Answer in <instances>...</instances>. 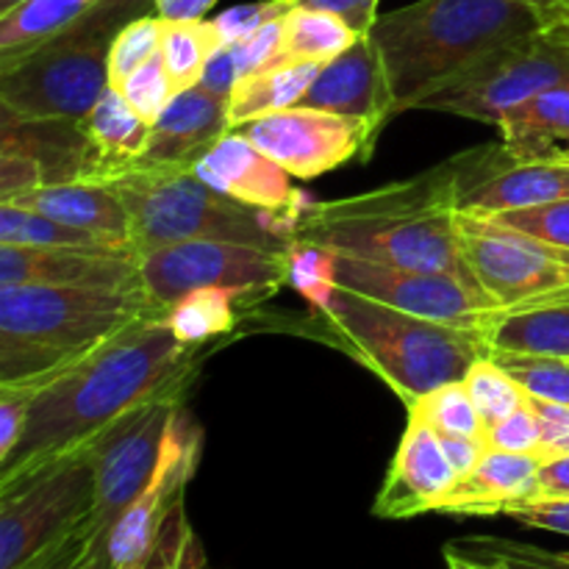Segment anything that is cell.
<instances>
[{"label":"cell","instance_id":"cell-1","mask_svg":"<svg viewBox=\"0 0 569 569\" xmlns=\"http://www.w3.org/2000/svg\"><path fill=\"white\" fill-rule=\"evenodd\" d=\"M200 350L181 342L167 317H148L39 383L20 442L0 461V492L87 450L156 395L187 389L200 370Z\"/></svg>","mask_w":569,"mask_h":569},{"label":"cell","instance_id":"cell-2","mask_svg":"<svg viewBox=\"0 0 569 569\" xmlns=\"http://www.w3.org/2000/svg\"><path fill=\"white\" fill-rule=\"evenodd\" d=\"M472 164L476 153H465L376 192L309 203L295 220L292 242L372 264L450 272L478 287L461 250L456 209Z\"/></svg>","mask_w":569,"mask_h":569},{"label":"cell","instance_id":"cell-3","mask_svg":"<svg viewBox=\"0 0 569 569\" xmlns=\"http://www.w3.org/2000/svg\"><path fill=\"white\" fill-rule=\"evenodd\" d=\"M539 31L542 17L520 0H417L378 14L370 37L398 114L420 109L492 50Z\"/></svg>","mask_w":569,"mask_h":569},{"label":"cell","instance_id":"cell-4","mask_svg":"<svg viewBox=\"0 0 569 569\" xmlns=\"http://www.w3.org/2000/svg\"><path fill=\"white\" fill-rule=\"evenodd\" d=\"M148 317H167L142 283L126 289L0 287V387L37 389Z\"/></svg>","mask_w":569,"mask_h":569},{"label":"cell","instance_id":"cell-5","mask_svg":"<svg viewBox=\"0 0 569 569\" xmlns=\"http://www.w3.org/2000/svg\"><path fill=\"white\" fill-rule=\"evenodd\" d=\"M109 183L131 217V248L142 256L189 239H222L289 253L298 217L270 214L217 192L194 170L133 167Z\"/></svg>","mask_w":569,"mask_h":569},{"label":"cell","instance_id":"cell-6","mask_svg":"<svg viewBox=\"0 0 569 569\" xmlns=\"http://www.w3.org/2000/svg\"><path fill=\"white\" fill-rule=\"evenodd\" d=\"M322 317L406 403L465 381L472 365L492 353L487 333L422 320L345 287L333 289Z\"/></svg>","mask_w":569,"mask_h":569},{"label":"cell","instance_id":"cell-7","mask_svg":"<svg viewBox=\"0 0 569 569\" xmlns=\"http://www.w3.org/2000/svg\"><path fill=\"white\" fill-rule=\"evenodd\" d=\"M94 445L0 492V569H81L94 509Z\"/></svg>","mask_w":569,"mask_h":569},{"label":"cell","instance_id":"cell-8","mask_svg":"<svg viewBox=\"0 0 569 569\" xmlns=\"http://www.w3.org/2000/svg\"><path fill=\"white\" fill-rule=\"evenodd\" d=\"M133 0H103L11 67H0V103L26 120L81 122L109 87V50Z\"/></svg>","mask_w":569,"mask_h":569},{"label":"cell","instance_id":"cell-9","mask_svg":"<svg viewBox=\"0 0 569 569\" xmlns=\"http://www.w3.org/2000/svg\"><path fill=\"white\" fill-rule=\"evenodd\" d=\"M139 281L156 306L170 315L183 295L206 287L233 289L248 303L264 300L287 287V253L222 242V239H189L167 244L139 259Z\"/></svg>","mask_w":569,"mask_h":569},{"label":"cell","instance_id":"cell-10","mask_svg":"<svg viewBox=\"0 0 569 569\" xmlns=\"http://www.w3.org/2000/svg\"><path fill=\"white\" fill-rule=\"evenodd\" d=\"M459 237L478 289L498 311L569 300V250L472 214H459Z\"/></svg>","mask_w":569,"mask_h":569},{"label":"cell","instance_id":"cell-11","mask_svg":"<svg viewBox=\"0 0 569 569\" xmlns=\"http://www.w3.org/2000/svg\"><path fill=\"white\" fill-rule=\"evenodd\" d=\"M561 83H569V44L539 31L492 50L465 76L428 94L420 109L498 126L511 106Z\"/></svg>","mask_w":569,"mask_h":569},{"label":"cell","instance_id":"cell-12","mask_svg":"<svg viewBox=\"0 0 569 569\" xmlns=\"http://www.w3.org/2000/svg\"><path fill=\"white\" fill-rule=\"evenodd\" d=\"M183 392L187 389L156 395L94 442L98 487H94L92 517H89V553L103 542L109 528L153 478L172 417L183 406Z\"/></svg>","mask_w":569,"mask_h":569},{"label":"cell","instance_id":"cell-13","mask_svg":"<svg viewBox=\"0 0 569 569\" xmlns=\"http://www.w3.org/2000/svg\"><path fill=\"white\" fill-rule=\"evenodd\" d=\"M200 428L187 411V406L172 417L159 467L148 487L109 528L103 542L89 553L81 569H126L153 550L167 517L183 500L187 483L192 481L200 459Z\"/></svg>","mask_w":569,"mask_h":569},{"label":"cell","instance_id":"cell-14","mask_svg":"<svg viewBox=\"0 0 569 569\" xmlns=\"http://www.w3.org/2000/svg\"><path fill=\"white\" fill-rule=\"evenodd\" d=\"M333 259H337L339 287L406 315L481 331L487 333V339L500 315L481 289L450 272L403 270V267L372 264L339 253H333Z\"/></svg>","mask_w":569,"mask_h":569},{"label":"cell","instance_id":"cell-15","mask_svg":"<svg viewBox=\"0 0 569 569\" xmlns=\"http://www.w3.org/2000/svg\"><path fill=\"white\" fill-rule=\"evenodd\" d=\"M237 131L278 161L289 176L311 181L353 159H370L381 126L359 117L292 106L244 122Z\"/></svg>","mask_w":569,"mask_h":569},{"label":"cell","instance_id":"cell-16","mask_svg":"<svg viewBox=\"0 0 569 569\" xmlns=\"http://www.w3.org/2000/svg\"><path fill=\"white\" fill-rule=\"evenodd\" d=\"M459 481L461 476L450 465L439 433L417 417H409L381 492L376 495L372 515L381 520H411V517L431 515L442 509Z\"/></svg>","mask_w":569,"mask_h":569},{"label":"cell","instance_id":"cell-17","mask_svg":"<svg viewBox=\"0 0 569 569\" xmlns=\"http://www.w3.org/2000/svg\"><path fill=\"white\" fill-rule=\"evenodd\" d=\"M569 198V159L515 161L506 150L483 148L459 192V214L495 217Z\"/></svg>","mask_w":569,"mask_h":569},{"label":"cell","instance_id":"cell-18","mask_svg":"<svg viewBox=\"0 0 569 569\" xmlns=\"http://www.w3.org/2000/svg\"><path fill=\"white\" fill-rule=\"evenodd\" d=\"M194 172L217 192L270 214L298 217L309 206L303 192L292 187V176L242 131H228L220 142L211 144L194 164Z\"/></svg>","mask_w":569,"mask_h":569},{"label":"cell","instance_id":"cell-19","mask_svg":"<svg viewBox=\"0 0 569 569\" xmlns=\"http://www.w3.org/2000/svg\"><path fill=\"white\" fill-rule=\"evenodd\" d=\"M14 283L126 289L142 281H139V256L133 250L0 244V287H14Z\"/></svg>","mask_w":569,"mask_h":569},{"label":"cell","instance_id":"cell-20","mask_svg":"<svg viewBox=\"0 0 569 569\" xmlns=\"http://www.w3.org/2000/svg\"><path fill=\"white\" fill-rule=\"evenodd\" d=\"M298 106L359 117L381 128L387 126L389 117H395V100L389 92L381 53L370 33L356 39L337 59L326 61Z\"/></svg>","mask_w":569,"mask_h":569},{"label":"cell","instance_id":"cell-21","mask_svg":"<svg viewBox=\"0 0 569 569\" xmlns=\"http://www.w3.org/2000/svg\"><path fill=\"white\" fill-rule=\"evenodd\" d=\"M228 131H233L228 98H217L203 87L183 89L150 126L148 148L137 167L194 170L206 150L220 142Z\"/></svg>","mask_w":569,"mask_h":569},{"label":"cell","instance_id":"cell-22","mask_svg":"<svg viewBox=\"0 0 569 569\" xmlns=\"http://www.w3.org/2000/svg\"><path fill=\"white\" fill-rule=\"evenodd\" d=\"M3 203H17L22 209H33L39 214H48L72 228L94 233V237L106 239V242L117 244V248L133 250L131 217H128L126 203L103 181L78 178V181L44 183V187L31 189L26 194H17V198L3 200Z\"/></svg>","mask_w":569,"mask_h":569},{"label":"cell","instance_id":"cell-23","mask_svg":"<svg viewBox=\"0 0 569 569\" xmlns=\"http://www.w3.org/2000/svg\"><path fill=\"white\" fill-rule=\"evenodd\" d=\"M542 459L537 453H509L492 450L483 453L476 470L467 472L439 515L453 517H498L511 506L526 503L537 492V478Z\"/></svg>","mask_w":569,"mask_h":569},{"label":"cell","instance_id":"cell-24","mask_svg":"<svg viewBox=\"0 0 569 569\" xmlns=\"http://www.w3.org/2000/svg\"><path fill=\"white\" fill-rule=\"evenodd\" d=\"M89 139L87 181H111L133 170L144 156L150 139V122L128 103L120 87L109 83L81 120Z\"/></svg>","mask_w":569,"mask_h":569},{"label":"cell","instance_id":"cell-25","mask_svg":"<svg viewBox=\"0 0 569 569\" xmlns=\"http://www.w3.org/2000/svg\"><path fill=\"white\" fill-rule=\"evenodd\" d=\"M498 128L515 161L569 159V83L511 106Z\"/></svg>","mask_w":569,"mask_h":569},{"label":"cell","instance_id":"cell-26","mask_svg":"<svg viewBox=\"0 0 569 569\" xmlns=\"http://www.w3.org/2000/svg\"><path fill=\"white\" fill-rule=\"evenodd\" d=\"M103 0H22L0 14V67L26 59L44 42L64 33Z\"/></svg>","mask_w":569,"mask_h":569},{"label":"cell","instance_id":"cell-27","mask_svg":"<svg viewBox=\"0 0 569 569\" xmlns=\"http://www.w3.org/2000/svg\"><path fill=\"white\" fill-rule=\"evenodd\" d=\"M320 67L322 64L298 61V64H270L253 76H244L228 98V117H231L233 131L250 120L298 106L315 83Z\"/></svg>","mask_w":569,"mask_h":569},{"label":"cell","instance_id":"cell-28","mask_svg":"<svg viewBox=\"0 0 569 569\" xmlns=\"http://www.w3.org/2000/svg\"><path fill=\"white\" fill-rule=\"evenodd\" d=\"M489 348L569 361V300L500 311L489 331Z\"/></svg>","mask_w":569,"mask_h":569},{"label":"cell","instance_id":"cell-29","mask_svg":"<svg viewBox=\"0 0 569 569\" xmlns=\"http://www.w3.org/2000/svg\"><path fill=\"white\" fill-rule=\"evenodd\" d=\"M361 33L353 31L342 17L317 9H292L283 17L281 48L272 64H326L350 48Z\"/></svg>","mask_w":569,"mask_h":569},{"label":"cell","instance_id":"cell-30","mask_svg":"<svg viewBox=\"0 0 569 569\" xmlns=\"http://www.w3.org/2000/svg\"><path fill=\"white\" fill-rule=\"evenodd\" d=\"M248 300L237 295L233 289L206 287L183 295L167 315V326L172 328L181 342L206 348L211 339L233 331L239 322V306Z\"/></svg>","mask_w":569,"mask_h":569},{"label":"cell","instance_id":"cell-31","mask_svg":"<svg viewBox=\"0 0 569 569\" xmlns=\"http://www.w3.org/2000/svg\"><path fill=\"white\" fill-rule=\"evenodd\" d=\"M220 44L222 39L211 20H164L159 53L176 92L198 87L206 64Z\"/></svg>","mask_w":569,"mask_h":569},{"label":"cell","instance_id":"cell-32","mask_svg":"<svg viewBox=\"0 0 569 569\" xmlns=\"http://www.w3.org/2000/svg\"><path fill=\"white\" fill-rule=\"evenodd\" d=\"M0 244H28V248H81V250H122L94 233L72 228L67 222L22 209L17 203H0Z\"/></svg>","mask_w":569,"mask_h":569},{"label":"cell","instance_id":"cell-33","mask_svg":"<svg viewBox=\"0 0 569 569\" xmlns=\"http://www.w3.org/2000/svg\"><path fill=\"white\" fill-rule=\"evenodd\" d=\"M409 406V417L426 422L439 437H478L487 439V426L467 392L465 381L445 383L431 392L415 398Z\"/></svg>","mask_w":569,"mask_h":569},{"label":"cell","instance_id":"cell-34","mask_svg":"<svg viewBox=\"0 0 569 569\" xmlns=\"http://www.w3.org/2000/svg\"><path fill=\"white\" fill-rule=\"evenodd\" d=\"M465 387L487 428L506 420V417L515 415L517 409L528 406V400H531V395L522 389V383H517L492 356L472 365V370L465 376Z\"/></svg>","mask_w":569,"mask_h":569},{"label":"cell","instance_id":"cell-35","mask_svg":"<svg viewBox=\"0 0 569 569\" xmlns=\"http://www.w3.org/2000/svg\"><path fill=\"white\" fill-rule=\"evenodd\" d=\"M495 361L522 383L528 395L533 398L550 400V403L569 406V361L550 359V356H528V353H503L492 350Z\"/></svg>","mask_w":569,"mask_h":569},{"label":"cell","instance_id":"cell-36","mask_svg":"<svg viewBox=\"0 0 569 569\" xmlns=\"http://www.w3.org/2000/svg\"><path fill=\"white\" fill-rule=\"evenodd\" d=\"M164 20L159 14H139L117 31L109 50V83L120 87L137 67L161 50Z\"/></svg>","mask_w":569,"mask_h":569},{"label":"cell","instance_id":"cell-37","mask_svg":"<svg viewBox=\"0 0 569 569\" xmlns=\"http://www.w3.org/2000/svg\"><path fill=\"white\" fill-rule=\"evenodd\" d=\"M289 261V287L303 295L317 311H326L337 283V259L331 250H322L317 244L292 242L287 253Z\"/></svg>","mask_w":569,"mask_h":569},{"label":"cell","instance_id":"cell-38","mask_svg":"<svg viewBox=\"0 0 569 569\" xmlns=\"http://www.w3.org/2000/svg\"><path fill=\"white\" fill-rule=\"evenodd\" d=\"M456 550L476 559H487L503 569H569L567 550H548L539 545L515 542L500 537H470L453 542Z\"/></svg>","mask_w":569,"mask_h":569},{"label":"cell","instance_id":"cell-39","mask_svg":"<svg viewBox=\"0 0 569 569\" xmlns=\"http://www.w3.org/2000/svg\"><path fill=\"white\" fill-rule=\"evenodd\" d=\"M126 569H206L203 548H200L198 537H194L192 526H189L183 500L167 517L153 550L144 559H139L137 565Z\"/></svg>","mask_w":569,"mask_h":569},{"label":"cell","instance_id":"cell-40","mask_svg":"<svg viewBox=\"0 0 569 569\" xmlns=\"http://www.w3.org/2000/svg\"><path fill=\"white\" fill-rule=\"evenodd\" d=\"M120 89L128 98V103H131L150 126L159 120V114L167 109V103L178 94L176 87H172L170 72H167L161 53H156L153 59L144 61L142 67H137V70L120 83Z\"/></svg>","mask_w":569,"mask_h":569},{"label":"cell","instance_id":"cell-41","mask_svg":"<svg viewBox=\"0 0 569 569\" xmlns=\"http://www.w3.org/2000/svg\"><path fill=\"white\" fill-rule=\"evenodd\" d=\"M487 220L506 228H515V231L539 239L545 244H553V248L569 250V198L531 206V209L506 211V214L487 217Z\"/></svg>","mask_w":569,"mask_h":569},{"label":"cell","instance_id":"cell-42","mask_svg":"<svg viewBox=\"0 0 569 569\" xmlns=\"http://www.w3.org/2000/svg\"><path fill=\"white\" fill-rule=\"evenodd\" d=\"M295 9V0H259V3H244L226 9L222 14H217L214 28L220 33L222 44L239 42V39H248L250 33L261 31L264 26H270L272 20H281L289 11Z\"/></svg>","mask_w":569,"mask_h":569},{"label":"cell","instance_id":"cell-43","mask_svg":"<svg viewBox=\"0 0 569 569\" xmlns=\"http://www.w3.org/2000/svg\"><path fill=\"white\" fill-rule=\"evenodd\" d=\"M539 420L531 409V400L528 406L517 409L515 415H509L506 420L495 422L492 428H487V445L492 450H509V453H537L539 450Z\"/></svg>","mask_w":569,"mask_h":569},{"label":"cell","instance_id":"cell-44","mask_svg":"<svg viewBox=\"0 0 569 569\" xmlns=\"http://www.w3.org/2000/svg\"><path fill=\"white\" fill-rule=\"evenodd\" d=\"M283 37V17L281 20H272L270 26H264L261 31L250 33L248 39H239V42H231L233 59H237L239 67V81L244 76H253V72L264 70L276 61L278 48H281Z\"/></svg>","mask_w":569,"mask_h":569},{"label":"cell","instance_id":"cell-45","mask_svg":"<svg viewBox=\"0 0 569 569\" xmlns=\"http://www.w3.org/2000/svg\"><path fill=\"white\" fill-rule=\"evenodd\" d=\"M531 409L539 420V433H542L537 450L539 459L550 461L569 456V406L550 403V400L531 395Z\"/></svg>","mask_w":569,"mask_h":569},{"label":"cell","instance_id":"cell-46","mask_svg":"<svg viewBox=\"0 0 569 569\" xmlns=\"http://www.w3.org/2000/svg\"><path fill=\"white\" fill-rule=\"evenodd\" d=\"M44 183L48 178L33 156L20 153V150H0V203L44 187Z\"/></svg>","mask_w":569,"mask_h":569},{"label":"cell","instance_id":"cell-47","mask_svg":"<svg viewBox=\"0 0 569 569\" xmlns=\"http://www.w3.org/2000/svg\"><path fill=\"white\" fill-rule=\"evenodd\" d=\"M31 395V389L0 387V461H3L6 456L14 450V445L20 442Z\"/></svg>","mask_w":569,"mask_h":569},{"label":"cell","instance_id":"cell-48","mask_svg":"<svg viewBox=\"0 0 569 569\" xmlns=\"http://www.w3.org/2000/svg\"><path fill=\"white\" fill-rule=\"evenodd\" d=\"M503 517H511L520 526L569 537V500H528V503L511 506Z\"/></svg>","mask_w":569,"mask_h":569},{"label":"cell","instance_id":"cell-49","mask_svg":"<svg viewBox=\"0 0 569 569\" xmlns=\"http://www.w3.org/2000/svg\"><path fill=\"white\" fill-rule=\"evenodd\" d=\"M378 3L381 0H295V9H317L328 11V14H337L348 22L353 31H359L361 37L370 33V28L378 20Z\"/></svg>","mask_w":569,"mask_h":569},{"label":"cell","instance_id":"cell-50","mask_svg":"<svg viewBox=\"0 0 569 569\" xmlns=\"http://www.w3.org/2000/svg\"><path fill=\"white\" fill-rule=\"evenodd\" d=\"M237 83H239V67H237V59H233L231 44H220V48L214 50V56L209 59V64H206L198 87H203L206 92L217 94V98H231Z\"/></svg>","mask_w":569,"mask_h":569},{"label":"cell","instance_id":"cell-51","mask_svg":"<svg viewBox=\"0 0 569 569\" xmlns=\"http://www.w3.org/2000/svg\"><path fill=\"white\" fill-rule=\"evenodd\" d=\"M531 500H569V456L542 461Z\"/></svg>","mask_w":569,"mask_h":569},{"label":"cell","instance_id":"cell-52","mask_svg":"<svg viewBox=\"0 0 569 569\" xmlns=\"http://www.w3.org/2000/svg\"><path fill=\"white\" fill-rule=\"evenodd\" d=\"M439 439H442V448L445 453H448L450 465L456 467V472H459L461 478H465L470 470H476V465L489 450L487 439H478V437H439Z\"/></svg>","mask_w":569,"mask_h":569},{"label":"cell","instance_id":"cell-53","mask_svg":"<svg viewBox=\"0 0 569 569\" xmlns=\"http://www.w3.org/2000/svg\"><path fill=\"white\" fill-rule=\"evenodd\" d=\"M217 0H153V9L161 20H206Z\"/></svg>","mask_w":569,"mask_h":569},{"label":"cell","instance_id":"cell-54","mask_svg":"<svg viewBox=\"0 0 569 569\" xmlns=\"http://www.w3.org/2000/svg\"><path fill=\"white\" fill-rule=\"evenodd\" d=\"M520 3L531 6V9L542 17L545 28L556 26V22L569 17V0H520Z\"/></svg>","mask_w":569,"mask_h":569},{"label":"cell","instance_id":"cell-55","mask_svg":"<svg viewBox=\"0 0 569 569\" xmlns=\"http://www.w3.org/2000/svg\"><path fill=\"white\" fill-rule=\"evenodd\" d=\"M445 561H448V569H503L500 565H495V561L476 559V556L461 553V550H456L453 545L445 548Z\"/></svg>","mask_w":569,"mask_h":569},{"label":"cell","instance_id":"cell-56","mask_svg":"<svg viewBox=\"0 0 569 569\" xmlns=\"http://www.w3.org/2000/svg\"><path fill=\"white\" fill-rule=\"evenodd\" d=\"M545 33H548L550 39H556V42H565V44H569V17H567V20L556 22V26L545 28Z\"/></svg>","mask_w":569,"mask_h":569},{"label":"cell","instance_id":"cell-57","mask_svg":"<svg viewBox=\"0 0 569 569\" xmlns=\"http://www.w3.org/2000/svg\"><path fill=\"white\" fill-rule=\"evenodd\" d=\"M22 0H0V14H6V11H11L14 6H20Z\"/></svg>","mask_w":569,"mask_h":569},{"label":"cell","instance_id":"cell-58","mask_svg":"<svg viewBox=\"0 0 569 569\" xmlns=\"http://www.w3.org/2000/svg\"><path fill=\"white\" fill-rule=\"evenodd\" d=\"M565 20H567V17H565Z\"/></svg>","mask_w":569,"mask_h":569},{"label":"cell","instance_id":"cell-59","mask_svg":"<svg viewBox=\"0 0 569 569\" xmlns=\"http://www.w3.org/2000/svg\"><path fill=\"white\" fill-rule=\"evenodd\" d=\"M567 553H569V550H567Z\"/></svg>","mask_w":569,"mask_h":569}]
</instances>
